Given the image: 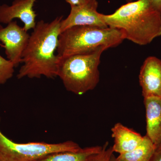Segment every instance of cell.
Here are the masks:
<instances>
[{"label": "cell", "instance_id": "obj_6", "mask_svg": "<svg viewBox=\"0 0 161 161\" xmlns=\"http://www.w3.org/2000/svg\"><path fill=\"white\" fill-rule=\"evenodd\" d=\"M30 35L16 21L4 27L0 24V45L5 49L8 60L15 67L22 63V56L29 41Z\"/></svg>", "mask_w": 161, "mask_h": 161}, {"label": "cell", "instance_id": "obj_5", "mask_svg": "<svg viewBox=\"0 0 161 161\" xmlns=\"http://www.w3.org/2000/svg\"><path fill=\"white\" fill-rule=\"evenodd\" d=\"M1 121L0 117V123ZM81 148L72 141L59 143H17L4 135L0 130V160L2 161H38L55 153L77 152Z\"/></svg>", "mask_w": 161, "mask_h": 161}, {"label": "cell", "instance_id": "obj_14", "mask_svg": "<svg viewBox=\"0 0 161 161\" xmlns=\"http://www.w3.org/2000/svg\"><path fill=\"white\" fill-rule=\"evenodd\" d=\"M14 64L0 55V84L6 83L12 78L14 72Z\"/></svg>", "mask_w": 161, "mask_h": 161}, {"label": "cell", "instance_id": "obj_7", "mask_svg": "<svg viewBox=\"0 0 161 161\" xmlns=\"http://www.w3.org/2000/svg\"><path fill=\"white\" fill-rule=\"evenodd\" d=\"M98 3L96 0H89L83 5L71 7L68 16L60 23V33L65 30L78 26H108L102 17V14L97 11Z\"/></svg>", "mask_w": 161, "mask_h": 161}, {"label": "cell", "instance_id": "obj_10", "mask_svg": "<svg viewBox=\"0 0 161 161\" xmlns=\"http://www.w3.org/2000/svg\"><path fill=\"white\" fill-rule=\"evenodd\" d=\"M147 134L155 146L161 144V98H144Z\"/></svg>", "mask_w": 161, "mask_h": 161}, {"label": "cell", "instance_id": "obj_13", "mask_svg": "<svg viewBox=\"0 0 161 161\" xmlns=\"http://www.w3.org/2000/svg\"><path fill=\"white\" fill-rule=\"evenodd\" d=\"M156 146L150 139L145 136L140 146L130 152L119 154V161H149L155 150Z\"/></svg>", "mask_w": 161, "mask_h": 161}, {"label": "cell", "instance_id": "obj_20", "mask_svg": "<svg viewBox=\"0 0 161 161\" xmlns=\"http://www.w3.org/2000/svg\"><path fill=\"white\" fill-rule=\"evenodd\" d=\"M0 161H2L0 160Z\"/></svg>", "mask_w": 161, "mask_h": 161}, {"label": "cell", "instance_id": "obj_18", "mask_svg": "<svg viewBox=\"0 0 161 161\" xmlns=\"http://www.w3.org/2000/svg\"><path fill=\"white\" fill-rule=\"evenodd\" d=\"M65 2L70 5L71 7L83 5L88 2L89 0H65Z\"/></svg>", "mask_w": 161, "mask_h": 161}, {"label": "cell", "instance_id": "obj_11", "mask_svg": "<svg viewBox=\"0 0 161 161\" xmlns=\"http://www.w3.org/2000/svg\"><path fill=\"white\" fill-rule=\"evenodd\" d=\"M111 131L114 141L112 149L119 154L132 151L143 141L144 136L120 123L115 124Z\"/></svg>", "mask_w": 161, "mask_h": 161}, {"label": "cell", "instance_id": "obj_3", "mask_svg": "<svg viewBox=\"0 0 161 161\" xmlns=\"http://www.w3.org/2000/svg\"><path fill=\"white\" fill-rule=\"evenodd\" d=\"M125 39L124 31L111 27L75 26L65 30L59 36L57 52L59 57L82 54L101 47H115Z\"/></svg>", "mask_w": 161, "mask_h": 161}, {"label": "cell", "instance_id": "obj_2", "mask_svg": "<svg viewBox=\"0 0 161 161\" xmlns=\"http://www.w3.org/2000/svg\"><path fill=\"white\" fill-rule=\"evenodd\" d=\"M101 15L108 27L121 30L125 40L138 45L161 36V15L148 0L130 2L112 14Z\"/></svg>", "mask_w": 161, "mask_h": 161}, {"label": "cell", "instance_id": "obj_4", "mask_svg": "<svg viewBox=\"0 0 161 161\" xmlns=\"http://www.w3.org/2000/svg\"><path fill=\"white\" fill-rule=\"evenodd\" d=\"M106 50L101 47L92 53L59 57L57 77L65 89L78 95L94 90L100 79L101 56Z\"/></svg>", "mask_w": 161, "mask_h": 161}, {"label": "cell", "instance_id": "obj_8", "mask_svg": "<svg viewBox=\"0 0 161 161\" xmlns=\"http://www.w3.org/2000/svg\"><path fill=\"white\" fill-rule=\"evenodd\" d=\"M37 0H14L10 6L0 5V23L7 24L15 19L21 20L26 31L33 29L36 24L37 14L34 10Z\"/></svg>", "mask_w": 161, "mask_h": 161}, {"label": "cell", "instance_id": "obj_15", "mask_svg": "<svg viewBox=\"0 0 161 161\" xmlns=\"http://www.w3.org/2000/svg\"><path fill=\"white\" fill-rule=\"evenodd\" d=\"M108 142H107L103 146V149L100 153L94 156L90 161H110L113 153L112 147H108Z\"/></svg>", "mask_w": 161, "mask_h": 161}, {"label": "cell", "instance_id": "obj_9", "mask_svg": "<svg viewBox=\"0 0 161 161\" xmlns=\"http://www.w3.org/2000/svg\"><path fill=\"white\" fill-rule=\"evenodd\" d=\"M139 80L144 98H161V60L155 57L147 58L141 67Z\"/></svg>", "mask_w": 161, "mask_h": 161}, {"label": "cell", "instance_id": "obj_17", "mask_svg": "<svg viewBox=\"0 0 161 161\" xmlns=\"http://www.w3.org/2000/svg\"><path fill=\"white\" fill-rule=\"evenodd\" d=\"M126 1L128 3H130L132 2V0H126ZM148 1L161 15V0H148Z\"/></svg>", "mask_w": 161, "mask_h": 161}, {"label": "cell", "instance_id": "obj_16", "mask_svg": "<svg viewBox=\"0 0 161 161\" xmlns=\"http://www.w3.org/2000/svg\"><path fill=\"white\" fill-rule=\"evenodd\" d=\"M149 161H161V144L156 146L155 150Z\"/></svg>", "mask_w": 161, "mask_h": 161}, {"label": "cell", "instance_id": "obj_1", "mask_svg": "<svg viewBox=\"0 0 161 161\" xmlns=\"http://www.w3.org/2000/svg\"><path fill=\"white\" fill-rule=\"evenodd\" d=\"M63 19L61 16L50 22L43 20L37 22L23 52L18 79L40 78L42 76L54 79L57 77L59 57L56 52Z\"/></svg>", "mask_w": 161, "mask_h": 161}, {"label": "cell", "instance_id": "obj_12", "mask_svg": "<svg viewBox=\"0 0 161 161\" xmlns=\"http://www.w3.org/2000/svg\"><path fill=\"white\" fill-rule=\"evenodd\" d=\"M102 149L103 146H97L81 148L77 152L55 153L38 161H90Z\"/></svg>", "mask_w": 161, "mask_h": 161}, {"label": "cell", "instance_id": "obj_19", "mask_svg": "<svg viewBox=\"0 0 161 161\" xmlns=\"http://www.w3.org/2000/svg\"><path fill=\"white\" fill-rule=\"evenodd\" d=\"M110 161H119L117 159V158L115 157L114 153L112 154V156H111V158H110Z\"/></svg>", "mask_w": 161, "mask_h": 161}]
</instances>
